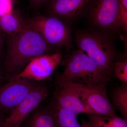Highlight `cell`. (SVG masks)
Listing matches in <instances>:
<instances>
[{"mask_svg":"<svg viewBox=\"0 0 127 127\" xmlns=\"http://www.w3.org/2000/svg\"><path fill=\"white\" fill-rule=\"evenodd\" d=\"M52 47L27 25L17 35L7 36L6 52L1 64L3 77L9 80L18 76L32 59L53 53Z\"/></svg>","mask_w":127,"mask_h":127,"instance_id":"1","label":"cell"},{"mask_svg":"<svg viewBox=\"0 0 127 127\" xmlns=\"http://www.w3.org/2000/svg\"><path fill=\"white\" fill-rule=\"evenodd\" d=\"M74 41L96 64L111 77L117 55L112 41L106 32L95 30H82L75 33Z\"/></svg>","mask_w":127,"mask_h":127,"instance_id":"2","label":"cell"},{"mask_svg":"<svg viewBox=\"0 0 127 127\" xmlns=\"http://www.w3.org/2000/svg\"><path fill=\"white\" fill-rule=\"evenodd\" d=\"M62 75L75 84L93 85L107 83L112 77L93 62L82 50L72 51L63 60Z\"/></svg>","mask_w":127,"mask_h":127,"instance_id":"3","label":"cell"},{"mask_svg":"<svg viewBox=\"0 0 127 127\" xmlns=\"http://www.w3.org/2000/svg\"><path fill=\"white\" fill-rule=\"evenodd\" d=\"M27 26L52 47L72 48L73 41L69 26L54 16L37 15L25 20Z\"/></svg>","mask_w":127,"mask_h":127,"instance_id":"4","label":"cell"},{"mask_svg":"<svg viewBox=\"0 0 127 127\" xmlns=\"http://www.w3.org/2000/svg\"><path fill=\"white\" fill-rule=\"evenodd\" d=\"M55 80V89L52 101L77 116L97 114L89 106L81 95L62 73H57Z\"/></svg>","mask_w":127,"mask_h":127,"instance_id":"5","label":"cell"},{"mask_svg":"<svg viewBox=\"0 0 127 127\" xmlns=\"http://www.w3.org/2000/svg\"><path fill=\"white\" fill-rule=\"evenodd\" d=\"M49 94L47 85L38 82L33 89L14 108L5 120L6 127L21 125L31 113L47 97Z\"/></svg>","mask_w":127,"mask_h":127,"instance_id":"6","label":"cell"},{"mask_svg":"<svg viewBox=\"0 0 127 127\" xmlns=\"http://www.w3.org/2000/svg\"><path fill=\"white\" fill-rule=\"evenodd\" d=\"M0 88V112L9 115L33 89L37 82L15 78Z\"/></svg>","mask_w":127,"mask_h":127,"instance_id":"7","label":"cell"},{"mask_svg":"<svg viewBox=\"0 0 127 127\" xmlns=\"http://www.w3.org/2000/svg\"><path fill=\"white\" fill-rule=\"evenodd\" d=\"M120 0H97L91 11L93 22L102 30L117 32L123 29L119 15Z\"/></svg>","mask_w":127,"mask_h":127,"instance_id":"8","label":"cell"},{"mask_svg":"<svg viewBox=\"0 0 127 127\" xmlns=\"http://www.w3.org/2000/svg\"><path fill=\"white\" fill-rule=\"evenodd\" d=\"M70 82L96 113L103 116H117L107 94V83L83 85Z\"/></svg>","mask_w":127,"mask_h":127,"instance_id":"9","label":"cell"},{"mask_svg":"<svg viewBox=\"0 0 127 127\" xmlns=\"http://www.w3.org/2000/svg\"><path fill=\"white\" fill-rule=\"evenodd\" d=\"M63 58L62 54L58 52L37 57L14 78H23L35 81H41L52 75L61 63Z\"/></svg>","mask_w":127,"mask_h":127,"instance_id":"10","label":"cell"},{"mask_svg":"<svg viewBox=\"0 0 127 127\" xmlns=\"http://www.w3.org/2000/svg\"><path fill=\"white\" fill-rule=\"evenodd\" d=\"M91 0H52L49 7L51 16L71 20L81 15Z\"/></svg>","mask_w":127,"mask_h":127,"instance_id":"11","label":"cell"},{"mask_svg":"<svg viewBox=\"0 0 127 127\" xmlns=\"http://www.w3.org/2000/svg\"><path fill=\"white\" fill-rule=\"evenodd\" d=\"M27 26L20 11L18 9L0 17V31L8 36H14L21 33Z\"/></svg>","mask_w":127,"mask_h":127,"instance_id":"12","label":"cell"},{"mask_svg":"<svg viewBox=\"0 0 127 127\" xmlns=\"http://www.w3.org/2000/svg\"><path fill=\"white\" fill-rule=\"evenodd\" d=\"M55 127H82L77 115L52 101L49 106Z\"/></svg>","mask_w":127,"mask_h":127,"instance_id":"13","label":"cell"},{"mask_svg":"<svg viewBox=\"0 0 127 127\" xmlns=\"http://www.w3.org/2000/svg\"><path fill=\"white\" fill-rule=\"evenodd\" d=\"M22 127H55L49 106H39L25 119Z\"/></svg>","mask_w":127,"mask_h":127,"instance_id":"14","label":"cell"},{"mask_svg":"<svg viewBox=\"0 0 127 127\" xmlns=\"http://www.w3.org/2000/svg\"><path fill=\"white\" fill-rule=\"evenodd\" d=\"M87 116L88 122L93 127H127V120L118 116H105L94 114Z\"/></svg>","mask_w":127,"mask_h":127,"instance_id":"15","label":"cell"},{"mask_svg":"<svg viewBox=\"0 0 127 127\" xmlns=\"http://www.w3.org/2000/svg\"><path fill=\"white\" fill-rule=\"evenodd\" d=\"M111 97L114 108L120 112L123 119L127 120V83H123L114 89Z\"/></svg>","mask_w":127,"mask_h":127,"instance_id":"16","label":"cell"},{"mask_svg":"<svg viewBox=\"0 0 127 127\" xmlns=\"http://www.w3.org/2000/svg\"><path fill=\"white\" fill-rule=\"evenodd\" d=\"M114 75L122 83H127V59L116 62L114 67Z\"/></svg>","mask_w":127,"mask_h":127,"instance_id":"17","label":"cell"},{"mask_svg":"<svg viewBox=\"0 0 127 127\" xmlns=\"http://www.w3.org/2000/svg\"><path fill=\"white\" fill-rule=\"evenodd\" d=\"M14 0H0V17L13 10Z\"/></svg>","mask_w":127,"mask_h":127,"instance_id":"18","label":"cell"},{"mask_svg":"<svg viewBox=\"0 0 127 127\" xmlns=\"http://www.w3.org/2000/svg\"><path fill=\"white\" fill-rule=\"evenodd\" d=\"M119 15L123 28L126 33L127 31V9L120 3Z\"/></svg>","mask_w":127,"mask_h":127,"instance_id":"19","label":"cell"},{"mask_svg":"<svg viewBox=\"0 0 127 127\" xmlns=\"http://www.w3.org/2000/svg\"><path fill=\"white\" fill-rule=\"evenodd\" d=\"M4 40V34L0 31V63H2V51Z\"/></svg>","mask_w":127,"mask_h":127,"instance_id":"20","label":"cell"},{"mask_svg":"<svg viewBox=\"0 0 127 127\" xmlns=\"http://www.w3.org/2000/svg\"><path fill=\"white\" fill-rule=\"evenodd\" d=\"M32 4L36 6H40L43 4L46 0H30Z\"/></svg>","mask_w":127,"mask_h":127,"instance_id":"21","label":"cell"},{"mask_svg":"<svg viewBox=\"0 0 127 127\" xmlns=\"http://www.w3.org/2000/svg\"><path fill=\"white\" fill-rule=\"evenodd\" d=\"M5 114L0 112V127H3L5 120L6 117H5Z\"/></svg>","mask_w":127,"mask_h":127,"instance_id":"22","label":"cell"},{"mask_svg":"<svg viewBox=\"0 0 127 127\" xmlns=\"http://www.w3.org/2000/svg\"><path fill=\"white\" fill-rule=\"evenodd\" d=\"M81 125L82 127H93L89 123L88 121H87L84 119L82 120Z\"/></svg>","mask_w":127,"mask_h":127,"instance_id":"23","label":"cell"},{"mask_svg":"<svg viewBox=\"0 0 127 127\" xmlns=\"http://www.w3.org/2000/svg\"><path fill=\"white\" fill-rule=\"evenodd\" d=\"M120 1L121 4L127 9V0H120Z\"/></svg>","mask_w":127,"mask_h":127,"instance_id":"24","label":"cell"},{"mask_svg":"<svg viewBox=\"0 0 127 127\" xmlns=\"http://www.w3.org/2000/svg\"><path fill=\"white\" fill-rule=\"evenodd\" d=\"M3 77L2 69H1V63H0V81Z\"/></svg>","mask_w":127,"mask_h":127,"instance_id":"25","label":"cell"},{"mask_svg":"<svg viewBox=\"0 0 127 127\" xmlns=\"http://www.w3.org/2000/svg\"><path fill=\"white\" fill-rule=\"evenodd\" d=\"M6 127L5 126H4V127ZM22 127V125H19V126H17V127Z\"/></svg>","mask_w":127,"mask_h":127,"instance_id":"26","label":"cell"}]
</instances>
